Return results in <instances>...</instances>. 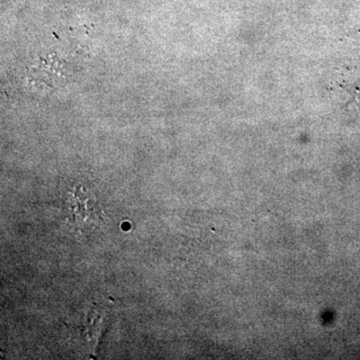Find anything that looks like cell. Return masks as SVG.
<instances>
[{
  "label": "cell",
  "mask_w": 360,
  "mask_h": 360,
  "mask_svg": "<svg viewBox=\"0 0 360 360\" xmlns=\"http://www.w3.org/2000/svg\"><path fill=\"white\" fill-rule=\"evenodd\" d=\"M66 217L70 224L79 229L94 226L101 220V210L94 196L87 194L84 189H75L68 193L65 201Z\"/></svg>",
  "instance_id": "1"
}]
</instances>
